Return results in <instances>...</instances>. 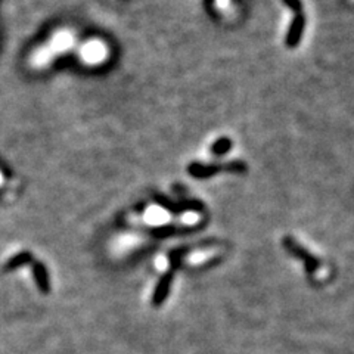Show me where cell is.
Masks as SVG:
<instances>
[{
	"label": "cell",
	"mask_w": 354,
	"mask_h": 354,
	"mask_svg": "<svg viewBox=\"0 0 354 354\" xmlns=\"http://www.w3.org/2000/svg\"><path fill=\"white\" fill-rule=\"evenodd\" d=\"M74 54L83 67L99 68L110 61L111 46L104 37L88 36L78 42Z\"/></svg>",
	"instance_id": "6da1fadb"
},
{
	"label": "cell",
	"mask_w": 354,
	"mask_h": 354,
	"mask_svg": "<svg viewBox=\"0 0 354 354\" xmlns=\"http://www.w3.org/2000/svg\"><path fill=\"white\" fill-rule=\"evenodd\" d=\"M43 42L58 61L59 58L74 52L80 38H78V33L73 27L61 25L56 27Z\"/></svg>",
	"instance_id": "7a4b0ae2"
},
{
	"label": "cell",
	"mask_w": 354,
	"mask_h": 354,
	"mask_svg": "<svg viewBox=\"0 0 354 354\" xmlns=\"http://www.w3.org/2000/svg\"><path fill=\"white\" fill-rule=\"evenodd\" d=\"M139 222L146 228H165L174 222V214L161 204H148L139 214Z\"/></svg>",
	"instance_id": "3957f363"
},
{
	"label": "cell",
	"mask_w": 354,
	"mask_h": 354,
	"mask_svg": "<svg viewBox=\"0 0 354 354\" xmlns=\"http://www.w3.org/2000/svg\"><path fill=\"white\" fill-rule=\"evenodd\" d=\"M146 242V236L141 232H121L118 233L115 238L113 239V251L117 255H124V254H129L133 250L142 247V245Z\"/></svg>",
	"instance_id": "277c9868"
},
{
	"label": "cell",
	"mask_w": 354,
	"mask_h": 354,
	"mask_svg": "<svg viewBox=\"0 0 354 354\" xmlns=\"http://www.w3.org/2000/svg\"><path fill=\"white\" fill-rule=\"evenodd\" d=\"M176 223H179L180 226H185V228H192V226H196L201 222V213L198 210H183L179 215L174 217Z\"/></svg>",
	"instance_id": "5b68a950"
},
{
	"label": "cell",
	"mask_w": 354,
	"mask_h": 354,
	"mask_svg": "<svg viewBox=\"0 0 354 354\" xmlns=\"http://www.w3.org/2000/svg\"><path fill=\"white\" fill-rule=\"evenodd\" d=\"M211 255H214L213 251L210 250H201V251H193L192 254L188 255V259H186V263L188 264H192V266H198V264H202L205 263L206 260H209Z\"/></svg>",
	"instance_id": "8992f818"
},
{
	"label": "cell",
	"mask_w": 354,
	"mask_h": 354,
	"mask_svg": "<svg viewBox=\"0 0 354 354\" xmlns=\"http://www.w3.org/2000/svg\"><path fill=\"white\" fill-rule=\"evenodd\" d=\"M213 3L219 12H226L231 8L232 0H213Z\"/></svg>",
	"instance_id": "52a82bcc"
},
{
	"label": "cell",
	"mask_w": 354,
	"mask_h": 354,
	"mask_svg": "<svg viewBox=\"0 0 354 354\" xmlns=\"http://www.w3.org/2000/svg\"><path fill=\"white\" fill-rule=\"evenodd\" d=\"M155 268L161 272L167 270V268H169V259H167L165 255H160V257H156Z\"/></svg>",
	"instance_id": "ba28073f"
},
{
	"label": "cell",
	"mask_w": 354,
	"mask_h": 354,
	"mask_svg": "<svg viewBox=\"0 0 354 354\" xmlns=\"http://www.w3.org/2000/svg\"><path fill=\"white\" fill-rule=\"evenodd\" d=\"M3 183H5V173L2 169H0V188H2Z\"/></svg>",
	"instance_id": "9c48e42d"
}]
</instances>
